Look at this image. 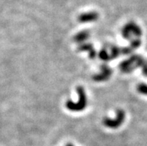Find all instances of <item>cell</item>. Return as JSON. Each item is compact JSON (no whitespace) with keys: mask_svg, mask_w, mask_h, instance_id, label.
<instances>
[{"mask_svg":"<svg viewBox=\"0 0 147 146\" xmlns=\"http://www.w3.org/2000/svg\"><path fill=\"white\" fill-rule=\"evenodd\" d=\"M77 93L78 95V102H73L72 101H68L67 102L66 107L67 109L72 111H82L87 106L88 100L86 96L85 92H84V88L82 87H77Z\"/></svg>","mask_w":147,"mask_h":146,"instance_id":"cell-1","label":"cell"},{"mask_svg":"<svg viewBox=\"0 0 147 146\" xmlns=\"http://www.w3.org/2000/svg\"><path fill=\"white\" fill-rule=\"evenodd\" d=\"M122 53V48H118L114 45L106 46L102 49L99 52V57L104 61H108L110 60L114 59Z\"/></svg>","mask_w":147,"mask_h":146,"instance_id":"cell-2","label":"cell"},{"mask_svg":"<svg viewBox=\"0 0 147 146\" xmlns=\"http://www.w3.org/2000/svg\"><path fill=\"white\" fill-rule=\"evenodd\" d=\"M125 119V113L122 110H118L117 111L115 118H105L103 120V123L106 127L109 128H117L118 127L123 124V121Z\"/></svg>","mask_w":147,"mask_h":146,"instance_id":"cell-3","label":"cell"},{"mask_svg":"<svg viewBox=\"0 0 147 146\" xmlns=\"http://www.w3.org/2000/svg\"><path fill=\"white\" fill-rule=\"evenodd\" d=\"M122 34H123L124 38L127 40H131L134 37H138L139 36H140L141 31L136 24H134L133 22H130L124 26V28H123V31H122Z\"/></svg>","mask_w":147,"mask_h":146,"instance_id":"cell-4","label":"cell"},{"mask_svg":"<svg viewBox=\"0 0 147 146\" xmlns=\"http://www.w3.org/2000/svg\"><path fill=\"white\" fill-rule=\"evenodd\" d=\"M140 62H141V58L138 56H133V57H130L129 60L124 61L121 64L119 65V68L121 69L123 72H130L133 70L135 67H138L140 65Z\"/></svg>","mask_w":147,"mask_h":146,"instance_id":"cell-5","label":"cell"},{"mask_svg":"<svg viewBox=\"0 0 147 146\" xmlns=\"http://www.w3.org/2000/svg\"><path fill=\"white\" fill-rule=\"evenodd\" d=\"M112 74V70L110 67L107 66V65L104 64L101 67V71L99 72L98 74L95 75L93 77V79L95 81L101 82V81H105L109 79Z\"/></svg>","mask_w":147,"mask_h":146,"instance_id":"cell-6","label":"cell"},{"mask_svg":"<svg viewBox=\"0 0 147 146\" xmlns=\"http://www.w3.org/2000/svg\"><path fill=\"white\" fill-rule=\"evenodd\" d=\"M99 15L96 12H90V13H82L78 17V20L81 22H94L98 19Z\"/></svg>","mask_w":147,"mask_h":146,"instance_id":"cell-7","label":"cell"},{"mask_svg":"<svg viewBox=\"0 0 147 146\" xmlns=\"http://www.w3.org/2000/svg\"><path fill=\"white\" fill-rule=\"evenodd\" d=\"M79 51H84V52H88L89 54V57L93 59L96 57V51L93 48V45L90 43H81V45L78 47Z\"/></svg>","mask_w":147,"mask_h":146,"instance_id":"cell-8","label":"cell"},{"mask_svg":"<svg viewBox=\"0 0 147 146\" xmlns=\"http://www.w3.org/2000/svg\"><path fill=\"white\" fill-rule=\"evenodd\" d=\"M90 37V32L88 31H82L80 32L79 33H78L74 37V40L76 42V43H81L82 42H84L85 40L89 38Z\"/></svg>","mask_w":147,"mask_h":146,"instance_id":"cell-9","label":"cell"},{"mask_svg":"<svg viewBox=\"0 0 147 146\" xmlns=\"http://www.w3.org/2000/svg\"><path fill=\"white\" fill-rule=\"evenodd\" d=\"M138 89L140 93L147 95V86L145 85V84H140V85H139V87H138Z\"/></svg>","mask_w":147,"mask_h":146,"instance_id":"cell-10","label":"cell"}]
</instances>
